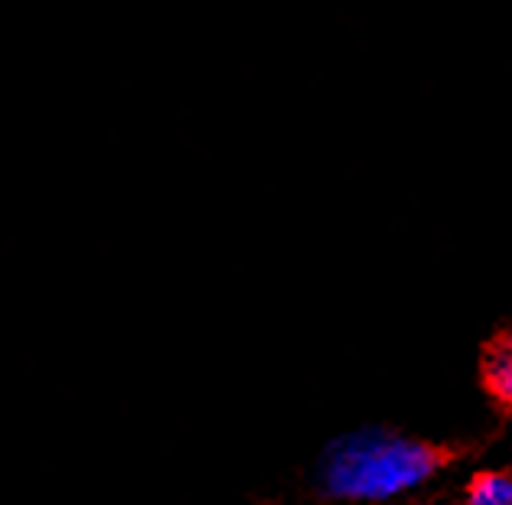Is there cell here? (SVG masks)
I'll return each instance as SVG.
<instances>
[{"label":"cell","mask_w":512,"mask_h":505,"mask_svg":"<svg viewBox=\"0 0 512 505\" xmlns=\"http://www.w3.org/2000/svg\"><path fill=\"white\" fill-rule=\"evenodd\" d=\"M467 502L473 505H512V476L506 473H483L470 483Z\"/></svg>","instance_id":"3"},{"label":"cell","mask_w":512,"mask_h":505,"mask_svg":"<svg viewBox=\"0 0 512 505\" xmlns=\"http://www.w3.org/2000/svg\"><path fill=\"white\" fill-rule=\"evenodd\" d=\"M437 466V450L421 440L385 427H359L323 450L317 483L330 499L379 502L424 486Z\"/></svg>","instance_id":"1"},{"label":"cell","mask_w":512,"mask_h":505,"mask_svg":"<svg viewBox=\"0 0 512 505\" xmlns=\"http://www.w3.org/2000/svg\"><path fill=\"white\" fill-rule=\"evenodd\" d=\"M483 378H486V388H490L499 401L512 404V336H503L499 343H493L483 365Z\"/></svg>","instance_id":"2"}]
</instances>
